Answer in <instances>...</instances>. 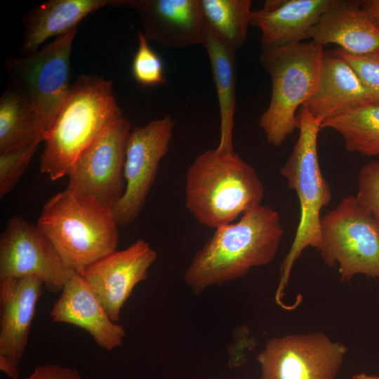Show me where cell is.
I'll use <instances>...</instances> for the list:
<instances>
[{
	"instance_id": "cell-30",
	"label": "cell",
	"mask_w": 379,
	"mask_h": 379,
	"mask_svg": "<svg viewBox=\"0 0 379 379\" xmlns=\"http://www.w3.org/2000/svg\"><path fill=\"white\" fill-rule=\"evenodd\" d=\"M19 364L11 358L0 354V370L11 379H20Z\"/></svg>"
},
{
	"instance_id": "cell-27",
	"label": "cell",
	"mask_w": 379,
	"mask_h": 379,
	"mask_svg": "<svg viewBox=\"0 0 379 379\" xmlns=\"http://www.w3.org/2000/svg\"><path fill=\"white\" fill-rule=\"evenodd\" d=\"M335 54L354 70L374 101H379V53L356 55L338 48Z\"/></svg>"
},
{
	"instance_id": "cell-32",
	"label": "cell",
	"mask_w": 379,
	"mask_h": 379,
	"mask_svg": "<svg viewBox=\"0 0 379 379\" xmlns=\"http://www.w3.org/2000/svg\"><path fill=\"white\" fill-rule=\"evenodd\" d=\"M351 379H379V375H371L365 373H357Z\"/></svg>"
},
{
	"instance_id": "cell-12",
	"label": "cell",
	"mask_w": 379,
	"mask_h": 379,
	"mask_svg": "<svg viewBox=\"0 0 379 379\" xmlns=\"http://www.w3.org/2000/svg\"><path fill=\"white\" fill-rule=\"evenodd\" d=\"M72 272L36 225L20 215L9 218L0 236V279L35 276L58 293Z\"/></svg>"
},
{
	"instance_id": "cell-16",
	"label": "cell",
	"mask_w": 379,
	"mask_h": 379,
	"mask_svg": "<svg viewBox=\"0 0 379 379\" xmlns=\"http://www.w3.org/2000/svg\"><path fill=\"white\" fill-rule=\"evenodd\" d=\"M334 0H267L253 11L251 25L261 32L262 49L310 39V32Z\"/></svg>"
},
{
	"instance_id": "cell-5",
	"label": "cell",
	"mask_w": 379,
	"mask_h": 379,
	"mask_svg": "<svg viewBox=\"0 0 379 379\" xmlns=\"http://www.w3.org/2000/svg\"><path fill=\"white\" fill-rule=\"evenodd\" d=\"M321 121L314 118L305 106L298 113V138L293 151L279 170L288 187L295 191L300 215L293 241L280 267V280L276 292L277 303H281L294 262L307 247L321 248L320 230L321 209L332 199L329 184L321 171L317 152V138Z\"/></svg>"
},
{
	"instance_id": "cell-10",
	"label": "cell",
	"mask_w": 379,
	"mask_h": 379,
	"mask_svg": "<svg viewBox=\"0 0 379 379\" xmlns=\"http://www.w3.org/2000/svg\"><path fill=\"white\" fill-rule=\"evenodd\" d=\"M130 132V122L124 117L109 124L70 168L67 188L112 208L125 190V152Z\"/></svg>"
},
{
	"instance_id": "cell-19",
	"label": "cell",
	"mask_w": 379,
	"mask_h": 379,
	"mask_svg": "<svg viewBox=\"0 0 379 379\" xmlns=\"http://www.w3.org/2000/svg\"><path fill=\"white\" fill-rule=\"evenodd\" d=\"M310 36L323 47L336 44L352 55L379 53V29L366 15L359 1L334 0Z\"/></svg>"
},
{
	"instance_id": "cell-3",
	"label": "cell",
	"mask_w": 379,
	"mask_h": 379,
	"mask_svg": "<svg viewBox=\"0 0 379 379\" xmlns=\"http://www.w3.org/2000/svg\"><path fill=\"white\" fill-rule=\"evenodd\" d=\"M112 82L95 75H80L53 124L44 138L40 171L51 180L65 175L80 154L105 128L122 117Z\"/></svg>"
},
{
	"instance_id": "cell-24",
	"label": "cell",
	"mask_w": 379,
	"mask_h": 379,
	"mask_svg": "<svg viewBox=\"0 0 379 379\" xmlns=\"http://www.w3.org/2000/svg\"><path fill=\"white\" fill-rule=\"evenodd\" d=\"M204 20L237 51L246 41L253 11L251 0H200Z\"/></svg>"
},
{
	"instance_id": "cell-4",
	"label": "cell",
	"mask_w": 379,
	"mask_h": 379,
	"mask_svg": "<svg viewBox=\"0 0 379 379\" xmlns=\"http://www.w3.org/2000/svg\"><path fill=\"white\" fill-rule=\"evenodd\" d=\"M36 225L66 267L79 274L117 251L119 225L112 208L67 188L47 200Z\"/></svg>"
},
{
	"instance_id": "cell-15",
	"label": "cell",
	"mask_w": 379,
	"mask_h": 379,
	"mask_svg": "<svg viewBox=\"0 0 379 379\" xmlns=\"http://www.w3.org/2000/svg\"><path fill=\"white\" fill-rule=\"evenodd\" d=\"M50 315L57 323H65L87 331L101 348L110 351L122 345L126 331L111 320L104 306L83 277L72 272Z\"/></svg>"
},
{
	"instance_id": "cell-13",
	"label": "cell",
	"mask_w": 379,
	"mask_h": 379,
	"mask_svg": "<svg viewBox=\"0 0 379 379\" xmlns=\"http://www.w3.org/2000/svg\"><path fill=\"white\" fill-rule=\"evenodd\" d=\"M157 258L149 244L138 239L121 251H114L88 266L80 275L100 300L111 320L121 311L135 286L147 279Z\"/></svg>"
},
{
	"instance_id": "cell-6",
	"label": "cell",
	"mask_w": 379,
	"mask_h": 379,
	"mask_svg": "<svg viewBox=\"0 0 379 379\" xmlns=\"http://www.w3.org/2000/svg\"><path fill=\"white\" fill-rule=\"evenodd\" d=\"M324 53L313 41L262 49L259 60L271 77L272 93L258 124L269 144L279 147L298 128L297 110L317 88Z\"/></svg>"
},
{
	"instance_id": "cell-20",
	"label": "cell",
	"mask_w": 379,
	"mask_h": 379,
	"mask_svg": "<svg viewBox=\"0 0 379 379\" xmlns=\"http://www.w3.org/2000/svg\"><path fill=\"white\" fill-rule=\"evenodd\" d=\"M112 0H50L29 11L24 17L22 54L38 51L40 45L54 36H60L76 29L87 15Z\"/></svg>"
},
{
	"instance_id": "cell-31",
	"label": "cell",
	"mask_w": 379,
	"mask_h": 379,
	"mask_svg": "<svg viewBox=\"0 0 379 379\" xmlns=\"http://www.w3.org/2000/svg\"><path fill=\"white\" fill-rule=\"evenodd\" d=\"M359 3L368 18L379 29V0H363Z\"/></svg>"
},
{
	"instance_id": "cell-29",
	"label": "cell",
	"mask_w": 379,
	"mask_h": 379,
	"mask_svg": "<svg viewBox=\"0 0 379 379\" xmlns=\"http://www.w3.org/2000/svg\"><path fill=\"white\" fill-rule=\"evenodd\" d=\"M22 379H83V378L75 368L58 364H46L36 366L29 375Z\"/></svg>"
},
{
	"instance_id": "cell-11",
	"label": "cell",
	"mask_w": 379,
	"mask_h": 379,
	"mask_svg": "<svg viewBox=\"0 0 379 379\" xmlns=\"http://www.w3.org/2000/svg\"><path fill=\"white\" fill-rule=\"evenodd\" d=\"M174 125L173 119L165 116L131 131L126 145L125 190L112 208L119 226L133 223L142 212L159 164L168 150Z\"/></svg>"
},
{
	"instance_id": "cell-25",
	"label": "cell",
	"mask_w": 379,
	"mask_h": 379,
	"mask_svg": "<svg viewBox=\"0 0 379 379\" xmlns=\"http://www.w3.org/2000/svg\"><path fill=\"white\" fill-rule=\"evenodd\" d=\"M40 139L0 152V197L11 192L25 172L37 150Z\"/></svg>"
},
{
	"instance_id": "cell-18",
	"label": "cell",
	"mask_w": 379,
	"mask_h": 379,
	"mask_svg": "<svg viewBox=\"0 0 379 379\" xmlns=\"http://www.w3.org/2000/svg\"><path fill=\"white\" fill-rule=\"evenodd\" d=\"M371 101L374 100L352 67L335 52H324L317 88L303 106L322 122Z\"/></svg>"
},
{
	"instance_id": "cell-23",
	"label": "cell",
	"mask_w": 379,
	"mask_h": 379,
	"mask_svg": "<svg viewBox=\"0 0 379 379\" xmlns=\"http://www.w3.org/2000/svg\"><path fill=\"white\" fill-rule=\"evenodd\" d=\"M36 139L44 141L27 98L9 86L0 100V152Z\"/></svg>"
},
{
	"instance_id": "cell-21",
	"label": "cell",
	"mask_w": 379,
	"mask_h": 379,
	"mask_svg": "<svg viewBox=\"0 0 379 379\" xmlns=\"http://www.w3.org/2000/svg\"><path fill=\"white\" fill-rule=\"evenodd\" d=\"M201 44L208 55L220 115L218 148L234 151L232 132L236 109V51L204 20Z\"/></svg>"
},
{
	"instance_id": "cell-26",
	"label": "cell",
	"mask_w": 379,
	"mask_h": 379,
	"mask_svg": "<svg viewBox=\"0 0 379 379\" xmlns=\"http://www.w3.org/2000/svg\"><path fill=\"white\" fill-rule=\"evenodd\" d=\"M138 46L132 62V76L143 86L160 85L166 82L163 62L149 44L142 32L138 34Z\"/></svg>"
},
{
	"instance_id": "cell-17",
	"label": "cell",
	"mask_w": 379,
	"mask_h": 379,
	"mask_svg": "<svg viewBox=\"0 0 379 379\" xmlns=\"http://www.w3.org/2000/svg\"><path fill=\"white\" fill-rule=\"evenodd\" d=\"M45 286L37 277L0 279V354L20 364Z\"/></svg>"
},
{
	"instance_id": "cell-8",
	"label": "cell",
	"mask_w": 379,
	"mask_h": 379,
	"mask_svg": "<svg viewBox=\"0 0 379 379\" xmlns=\"http://www.w3.org/2000/svg\"><path fill=\"white\" fill-rule=\"evenodd\" d=\"M77 28L41 50L8 60L15 86L26 95L43 137L53 124L71 88L70 56Z\"/></svg>"
},
{
	"instance_id": "cell-1",
	"label": "cell",
	"mask_w": 379,
	"mask_h": 379,
	"mask_svg": "<svg viewBox=\"0 0 379 379\" xmlns=\"http://www.w3.org/2000/svg\"><path fill=\"white\" fill-rule=\"evenodd\" d=\"M283 236L279 213L262 204L236 222L215 229L193 257L184 281L195 294L212 286L245 276L251 269L270 263Z\"/></svg>"
},
{
	"instance_id": "cell-14",
	"label": "cell",
	"mask_w": 379,
	"mask_h": 379,
	"mask_svg": "<svg viewBox=\"0 0 379 379\" xmlns=\"http://www.w3.org/2000/svg\"><path fill=\"white\" fill-rule=\"evenodd\" d=\"M110 6L134 10L147 38L167 48L201 44L204 18L200 0H112Z\"/></svg>"
},
{
	"instance_id": "cell-9",
	"label": "cell",
	"mask_w": 379,
	"mask_h": 379,
	"mask_svg": "<svg viewBox=\"0 0 379 379\" xmlns=\"http://www.w3.org/2000/svg\"><path fill=\"white\" fill-rule=\"evenodd\" d=\"M347 350L323 331L273 337L256 357L260 379H335Z\"/></svg>"
},
{
	"instance_id": "cell-2",
	"label": "cell",
	"mask_w": 379,
	"mask_h": 379,
	"mask_svg": "<svg viewBox=\"0 0 379 379\" xmlns=\"http://www.w3.org/2000/svg\"><path fill=\"white\" fill-rule=\"evenodd\" d=\"M264 185L234 151L210 149L197 156L185 180V207L197 220L217 229L260 205Z\"/></svg>"
},
{
	"instance_id": "cell-7",
	"label": "cell",
	"mask_w": 379,
	"mask_h": 379,
	"mask_svg": "<svg viewBox=\"0 0 379 379\" xmlns=\"http://www.w3.org/2000/svg\"><path fill=\"white\" fill-rule=\"evenodd\" d=\"M324 263L338 266L340 280L349 282L357 274L379 280V220L355 195L343 199L321 218Z\"/></svg>"
},
{
	"instance_id": "cell-22",
	"label": "cell",
	"mask_w": 379,
	"mask_h": 379,
	"mask_svg": "<svg viewBox=\"0 0 379 379\" xmlns=\"http://www.w3.org/2000/svg\"><path fill=\"white\" fill-rule=\"evenodd\" d=\"M331 128L343 138L347 151L379 156V101H371L328 118L321 129Z\"/></svg>"
},
{
	"instance_id": "cell-28",
	"label": "cell",
	"mask_w": 379,
	"mask_h": 379,
	"mask_svg": "<svg viewBox=\"0 0 379 379\" xmlns=\"http://www.w3.org/2000/svg\"><path fill=\"white\" fill-rule=\"evenodd\" d=\"M355 197L379 220V160L369 161L359 169Z\"/></svg>"
}]
</instances>
